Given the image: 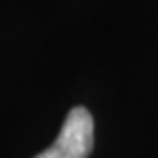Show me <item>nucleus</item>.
I'll return each instance as SVG.
<instances>
[{
  "mask_svg": "<svg viewBox=\"0 0 158 158\" xmlns=\"http://www.w3.org/2000/svg\"><path fill=\"white\" fill-rule=\"evenodd\" d=\"M92 145H94L92 114L84 106H77L66 114V121L59 130L55 143L35 158H88Z\"/></svg>",
  "mask_w": 158,
  "mask_h": 158,
  "instance_id": "1",
  "label": "nucleus"
}]
</instances>
